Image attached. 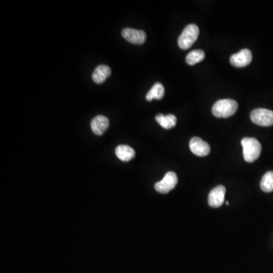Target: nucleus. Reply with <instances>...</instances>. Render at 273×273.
Returning <instances> with one entry per match:
<instances>
[{"label": "nucleus", "instance_id": "nucleus-1", "mask_svg": "<svg viewBox=\"0 0 273 273\" xmlns=\"http://www.w3.org/2000/svg\"><path fill=\"white\" fill-rule=\"evenodd\" d=\"M245 160L247 163H253L260 157L262 147L260 142L253 137H245L242 140Z\"/></svg>", "mask_w": 273, "mask_h": 273}, {"label": "nucleus", "instance_id": "nucleus-9", "mask_svg": "<svg viewBox=\"0 0 273 273\" xmlns=\"http://www.w3.org/2000/svg\"><path fill=\"white\" fill-rule=\"evenodd\" d=\"M225 188L222 185L217 186L210 191L209 194L208 203L210 207L213 208L221 207L225 200Z\"/></svg>", "mask_w": 273, "mask_h": 273}, {"label": "nucleus", "instance_id": "nucleus-8", "mask_svg": "<svg viewBox=\"0 0 273 273\" xmlns=\"http://www.w3.org/2000/svg\"><path fill=\"white\" fill-rule=\"evenodd\" d=\"M252 58L253 56L250 50L248 49H244L238 54L232 55L230 58V62L233 66L243 68L251 62Z\"/></svg>", "mask_w": 273, "mask_h": 273}, {"label": "nucleus", "instance_id": "nucleus-12", "mask_svg": "<svg viewBox=\"0 0 273 273\" xmlns=\"http://www.w3.org/2000/svg\"><path fill=\"white\" fill-rule=\"evenodd\" d=\"M115 155L123 162H129L135 157V151L128 145H119L115 149Z\"/></svg>", "mask_w": 273, "mask_h": 273}, {"label": "nucleus", "instance_id": "nucleus-3", "mask_svg": "<svg viewBox=\"0 0 273 273\" xmlns=\"http://www.w3.org/2000/svg\"><path fill=\"white\" fill-rule=\"evenodd\" d=\"M200 30L197 25H189L185 27L180 37H178V47L182 50L190 48L198 38Z\"/></svg>", "mask_w": 273, "mask_h": 273}, {"label": "nucleus", "instance_id": "nucleus-13", "mask_svg": "<svg viewBox=\"0 0 273 273\" xmlns=\"http://www.w3.org/2000/svg\"><path fill=\"white\" fill-rule=\"evenodd\" d=\"M156 121L161 125L164 129H171L175 126L177 123V118L172 114H168L167 115L163 114H158L156 116Z\"/></svg>", "mask_w": 273, "mask_h": 273}, {"label": "nucleus", "instance_id": "nucleus-7", "mask_svg": "<svg viewBox=\"0 0 273 273\" xmlns=\"http://www.w3.org/2000/svg\"><path fill=\"white\" fill-rule=\"evenodd\" d=\"M189 147L191 151L197 157H206L210 153V145L198 136L191 139Z\"/></svg>", "mask_w": 273, "mask_h": 273}, {"label": "nucleus", "instance_id": "nucleus-11", "mask_svg": "<svg viewBox=\"0 0 273 273\" xmlns=\"http://www.w3.org/2000/svg\"><path fill=\"white\" fill-rule=\"evenodd\" d=\"M111 75V68L108 65H100L93 72L92 79L96 83H104Z\"/></svg>", "mask_w": 273, "mask_h": 273}, {"label": "nucleus", "instance_id": "nucleus-4", "mask_svg": "<svg viewBox=\"0 0 273 273\" xmlns=\"http://www.w3.org/2000/svg\"><path fill=\"white\" fill-rule=\"evenodd\" d=\"M250 119L253 123L260 126L273 125V111L267 109H256L250 113Z\"/></svg>", "mask_w": 273, "mask_h": 273}, {"label": "nucleus", "instance_id": "nucleus-6", "mask_svg": "<svg viewBox=\"0 0 273 273\" xmlns=\"http://www.w3.org/2000/svg\"><path fill=\"white\" fill-rule=\"evenodd\" d=\"M122 35L127 41L135 45L144 44L147 39V34L143 30L133 28H125L122 30Z\"/></svg>", "mask_w": 273, "mask_h": 273}, {"label": "nucleus", "instance_id": "nucleus-16", "mask_svg": "<svg viewBox=\"0 0 273 273\" xmlns=\"http://www.w3.org/2000/svg\"><path fill=\"white\" fill-rule=\"evenodd\" d=\"M262 190L267 193L273 191V172H268L263 175L260 182Z\"/></svg>", "mask_w": 273, "mask_h": 273}, {"label": "nucleus", "instance_id": "nucleus-15", "mask_svg": "<svg viewBox=\"0 0 273 273\" xmlns=\"http://www.w3.org/2000/svg\"><path fill=\"white\" fill-rule=\"evenodd\" d=\"M205 58V53L203 50H193L189 53L185 58L187 63L189 65H194L199 62H202Z\"/></svg>", "mask_w": 273, "mask_h": 273}, {"label": "nucleus", "instance_id": "nucleus-10", "mask_svg": "<svg viewBox=\"0 0 273 273\" xmlns=\"http://www.w3.org/2000/svg\"><path fill=\"white\" fill-rule=\"evenodd\" d=\"M109 125V121L104 115H97V117L93 118L90 123L92 132L98 136L104 135V132L108 129Z\"/></svg>", "mask_w": 273, "mask_h": 273}, {"label": "nucleus", "instance_id": "nucleus-14", "mask_svg": "<svg viewBox=\"0 0 273 273\" xmlns=\"http://www.w3.org/2000/svg\"><path fill=\"white\" fill-rule=\"evenodd\" d=\"M165 94V89L164 85L160 83H156L153 85L151 90L147 93L146 99L147 101H152L153 99L156 100H161Z\"/></svg>", "mask_w": 273, "mask_h": 273}, {"label": "nucleus", "instance_id": "nucleus-5", "mask_svg": "<svg viewBox=\"0 0 273 273\" xmlns=\"http://www.w3.org/2000/svg\"><path fill=\"white\" fill-rule=\"evenodd\" d=\"M178 183V177L173 172H168L164 178L155 185V189L159 193H168L173 190Z\"/></svg>", "mask_w": 273, "mask_h": 273}, {"label": "nucleus", "instance_id": "nucleus-17", "mask_svg": "<svg viewBox=\"0 0 273 273\" xmlns=\"http://www.w3.org/2000/svg\"><path fill=\"white\" fill-rule=\"evenodd\" d=\"M229 204V202H226V205Z\"/></svg>", "mask_w": 273, "mask_h": 273}, {"label": "nucleus", "instance_id": "nucleus-2", "mask_svg": "<svg viewBox=\"0 0 273 273\" xmlns=\"http://www.w3.org/2000/svg\"><path fill=\"white\" fill-rule=\"evenodd\" d=\"M238 103L230 99L220 100L213 105L212 112L217 118H228L232 116L238 110Z\"/></svg>", "mask_w": 273, "mask_h": 273}]
</instances>
